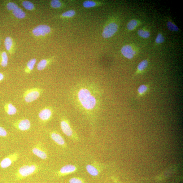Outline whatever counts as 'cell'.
<instances>
[{
  "label": "cell",
  "mask_w": 183,
  "mask_h": 183,
  "mask_svg": "<svg viewBox=\"0 0 183 183\" xmlns=\"http://www.w3.org/2000/svg\"><path fill=\"white\" fill-rule=\"evenodd\" d=\"M167 26L168 29L170 31L177 32L179 31V28L177 26L171 21L168 22Z\"/></svg>",
  "instance_id": "cell-28"
},
{
  "label": "cell",
  "mask_w": 183,
  "mask_h": 183,
  "mask_svg": "<svg viewBox=\"0 0 183 183\" xmlns=\"http://www.w3.org/2000/svg\"><path fill=\"white\" fill-rule=\"evenodd\" d=\"M50 136L53 140L58 145L63 146L65 144V142L62 136L57 132H51L50 133Z\"/></svg>",
  "instance_id": "cell-13"
},
{
  "label": "cell",
  "mask_w": 183,
  "mask_h": 183,
  "mask_svg": "<svg viewBox=\"0 0 183 183\" xmlns=\"http://www.w3.org/2000/svg\"><path fill=\"white\" fill-rule=\"evenodd\" d=\"M149 89L150 85H141L138 89L137 94L136 98H139L145 95L149 91Z\"/></svg>",
  "instance_id": "cell-15"
},
{
  "label": "cell",
  "mask_w": 183,
  "mask_h": 183,
  "mask_svg": "<svg viewBox=\"0 0 183 183\" xmlns=\"http://www.w3.org/2000/svg\"><path fill=\"white\" fill-rule=\"evenodd\" d=\"M43 92V89L39 88L28 89L24 93L23 98L27 103L33 102L39 98Z\"/></svg>",
  "instance_id": "cell-3"
},
{
  "label": "cell",
  "mask_w": 183,
  "mask_h": 183,
  "mask_svg": "<svg viewBox=\"0 0 183 183\" xmlns=\"http://www.w3.org/2000/svg\"><path fill=\"white\" fill-rule=\"evenodd\" d=\"M32 152L35 155L42 159H46L47 158V154L40 145H36L32 149Z\"/></svg>",
  "instance_id": "cell-11"
},
{
  "label": "cell",
  "mask_w": 183,
  "mask_h": 183,
  "mask_svg": "<svg viewBox=\"0 0 183 183\" xmlns=\"http://www.w3.org/2000/svg\"><path fill=\"white\" fill-rule=\"evenodd\" d=\"M148 64L149 62L148 60H144L142 61L138 64L137 70L134 74V76H135L136 75L144 72L147 67H148Z\"/></svg>",
  "instance_id": "cell-14"
},
{
  "label": "cell",
  "mask_w": 183,
  "mask_h": 183,
  "mask_svg": "<svg viewBox=\"0 0 183 183\" xmlns=\"http://www.w3.org/2000/svg\"><path fill=\"white\" fill-rule=\"evenodd\" d=\"M8 57L5 51H2L0 53V64L3 67H6L8 66Z\"/></svg>",
  "instance_id": "cell-20"
},
{
  "label": "cell",
  "mask_w": 183,
  "mask_h": 183,
  "mask_svg": "<svg viewBox=\"0 0 183 183\" xmlns=\"http://www.w3.org/2000/svg\"><path fill=\"white\" fill-rule=\"evenodd\" d=\"M4 44L6 50L11 54H12L15 51V45L13 39L8 37L5 39Z\"/></svg>",
  "instance_id": "cell-12"
},
{
  "label": "cell",
  "mask_w": 183,
  "mask_h": 183,
  "mask_svg": "<svg viewBox=\"0 0 183 183\" xmlns=\"http://www.w3.org/2000/svg\"><path fill=\"white\" fill-rule=\"evenodd\" d=\"M0 44H1V41H0Z\"/></svg>",
  "instance_id": "cell-35"
},
{
  "label": "cell",
  "mask_w": 183,
  "mask_h": 183,
  "mask_svg": "<svg viewBox=\"0 0 183 183\" xmlns=\"http://www.w3.org/2000/svg\"><path fill=\"white\" fill-rule=\"evenodd\" d=\"M138 34L139 37L144 38H149L150 35V33L149 31L143 29L138 30Z\"/></svg>",
  "instance_id": "cell-25"
},
{
  "label": "cell",
  "mask_w": 183,
  "mask_h": 183,
  "mask_svg": "<svg viewBox=\"0 0 183 183\" xmlns=\"http://www.w3.org/2000/svg\"><path fill=\"white\" fill-rule=\"evenodd\" d=\"M20 156V154L17 152L10 154L2 160L0 163V166L3 168L9 167L19 159Z\"/></svg>",
  "instance_id": "cell-5"
},
{
  "label": "cell",
  "mask_w": 183,
  "mask_h": 183,
  "mask_svg": "<svg viewBox=\"0 0 183 183\" xmlns=\"http://www.w3.org/2000/svg\"><path fill=\"white\" fill-rule=\"evenodd\" d=\"M4 78V75L2 73H0V82L2 81Z\"/></svg>",
  "instance_id": "cell-34"
},
{
  "label": "cell",
  "mask_w": 183,
  "mask_h": 183,
  "mask_svg": "<svg viewBox=\"0 0 183 183\" xmlns=\"http://www.w3.org/2000/svg\"><path fill=\"white\" fill-rule=\"evenodd\" d=\"M22 5L24 8L28 11H33L35 8L33 3L28 1H24L22 2Z\"/></svg>",
  "instance_id": "cell-22"
},
{
  "label": "cell",
  "mask_w": 183,
  "mask_h": 183,
  "mask_svg": "<svg viewBox=\"0 0 183 183\" xmlns=\"http://www.w3.org/2000/svg\"><path fill=\"white\" fill-rule=\"evenodd\" d=\"M6 7L7 10L12 11L19 8V6L16 3L12 2H9L7 3Z\"/></svg>",
  "instance_id": "cell-27"
},
{
  "label": "cell",
  "mask_w": 183,
  "mask_h": 183,
  "mask_svg": "<svg viewBox=\"0 0 183 183\" xmlns=\"http://www.w3.org/2000/svg\"><path fill=\"white\" fill-rule=\"evenodd\" d=\"M14 126L17 130L21 131H27L29 130L31 126L30 121L28 119L18 120L14 123Z\"/></svg>",
  "instance_id": "cell-8"
},
{
  "label": "cell",
  "mask_w": 183,
  "mask_h": 183,
  "mask_svg": "<svg viewBox=\"0 0 183 183\" xmlns=\"http://www.w3.org/2000/svg\"><path fill=\"white\" fill-rule=\"evenodd\" d=\"M52 61V59L51 58L42 59L37 64V70L39 71L44 70L49 65Z\"/></svg>",
  "instance_id": "cell-16"
},
{
  "label": "cell",
  "mask_w": 183,
  "mask_h": 183,
  "mask_svg": "<svg viewBox=\"0 0 183 183\" xmlns=\"http://www.w3.org/2000/svg\"><path fill=\"white\" fill-rule=\"evenodd\" d=\"M60 127L63 133L68 136H71L73 134V131L69 121L66 118H62L60 123Z\"/></svg>",
  "instance_id": "cell-10"
},
{
  "label": "cell",
  "mask_w": 183,
  "mask_h": 183,
  "mask_svg": "<svg viewBox=\"0 0 183 183\" xmlns=\"http://www.w3.org/2000/svg\"><path fill=\"white\" fill-rule=\"evenodd\" d=\"M39 166L35 164H27L20 167L17 171L16 177L18 180H21L37 173Z\"/></svg>",
  "instance_id": "cell-2"
},
{
  "label": "cell",
  "mask_w": 183,
  "mask_h": 183,
  "mask_svg": "<svg viewBox=\"0 0 183 183\" xmlns=\"http://www.w3.org/2000/svg\"><path fill=\"white\" fill-rule=\"evenodd\" d=\"M37 62V59L35 58L32 59L28 61L24 68V72L27 74H30L33 70Z\"/></svg>",
  "instance_id": "cell-18"
},
{
  "label": "cell",
  "mask_w": 183,
  "mask_h": 183,
  "mask_svg": "<svg viewBox=\"0 0 183 183\" xmlns=\"http://www.w3.org/2000/svg\"><path fill=\"white\" fill-rule=\"evenodd\" d=\"M4 109L6 113L10 115H14L17 112L16 107L11 103H6L4 106Z\"/></svg>",
  "instance_id": "cell-17"
},
{
  "label": "cell",
  "mask_w": 183,
  "mask_h": 183,
  "mask_svg": "<svg viewBox=\"0 0 183 183\" xmlns=\"http://www.w3.org/2000/svg\"><path fill=\"white\" fill-rule=\"evenodd\" d=\"M121 52L125 58L128 59H132L134 58L136 53L135 49L130 45L124 46L121 49Z\"/></svg>",
  "instance_id": "cell-9"
},
{
  "label": "cell",
  "mask_w": 183,
  "mask_h": 183,
  "mask_svg": "<svg viewBox=\"0 0 183 183\" xmlns=\"http://www.w3.org/2000/svg\"><path fill=\"white\" fill-rule=\"evenodd\" d=\"M139 24V21L136 20H132L128 23L127 28L129 31L133 30L137 27Z\"/></svg>",
  "instance_id": "cell-23"
},
{
  "label": "cell",
  "mask_w": 183,
  "mask_h": 183,
  "mask_svg": "<svg viewBox=\"0 0 183 183\" xmlns=\"http://www.w3.org/2000/svg\"><path fill=\"white\" fill-rule=\"evenodd\" d=\"M165 40V39L162 34L159 33L157 35L156 39L155 42L157 44H161L163 43Z\"/></svg>",
  "instance_id": "cell-31"
},
{
  "label": "cell",
  "mask_w": 183,
  "mask_h": 183,
  "mask_svg": "<svg viewBox=\"0 0 183 183\" xmlns=\"http://www.w3.org/2000/svg\"><path fill=\"white\" fill-rule=\"evenodd\" d=\"M118 24L115 23H111L107 24L104 28L102 33V37L105 38L112 37L118 30Z\"/></svg>",
  "instance_id": "cell-6"
},
{
  "label": "cell",
  "mask_w": 183,
  "mask_h": 183,
  "mask_svg": "<svg viewBox=\"0 0 183 183\" xmlns=\"http://www.w3.org/2000/svg\"><path fill=\"white\" fill-rule=\"evenodd\" d=\"M12 14L16 18L19 19H23L26 16V13L21 9L19 8L14 10L12 11Z\"/></svg>",
  "instance_id": "cell-21"
},
{
  "label": "cell",
  "mask_w": 183,
  "mask_h": 183,
  "mask_svg": "<svg viewBox=\"0 0 183 183\" xmlns=\"http://www.w3.org/2000/svg\"><path fill=\"white\" fill-rule=\"evenodd\" d=\"M53 110L51 107H48L41 110L38 114V117L42 123H46L51 119Z\"/></svg>",
  "instance_id": "cell-7"
},
{
  "label": "cell",
  "mask_w": 183,
  "mask_h": 183,
  "mask_svg": "<svg viewBox=\"0 0 183 183\" xmlns=\"http://www.w3.org/2000/svg\"><path fill=\"white\" fill-rule=\"evenodd\" d=\"M97 5L96 3L92 1H86L83 3V6L85 8H90L94 7Z\"/></svg>",
  "instance_id": "cell-29"
},
{
  "label": "cell",
  "mask_w": 183,
  "mask_h": 183,
  "mask_svg": "<svg viewBox=\"0 0 183 183\" xmlns=\"http://www.w3.org/2000/svg\"><path fill=\"white\" fill-rule=\"evenodd\" d=\"M103 91L95 82L83 81L74 86L70 98L76 108L88 117L97 114L100 110Z\"/></svg>",
  "instance_id": "cell-1"
},
{
  "label": "cell",
  "mask_w": 183,
  "mask_h": 183,
  "mask_svg": "<svg viewBox=\"0 0 183 183\" xmlns=\"http://www.w3.org/2000/svg\"><path fill=\"white\" fill-rule=\"evenodd\" d=\"M8 135V133L5 129L2 127H0V137H6Z\"/></svg>",
  "instance_id": "cell-32"
},
{
  "label": "cell",
  "mask_w": 183,
  "mask_h": 183,
  "mask_svg": "<svg viewBox=\"0 0 183 183\" xmlns=\"http://www.w3.org/2000/svg\"><path fill=\"white\" fill-rule=\"evenodd\" d=\"M70 183H82V181L79 179L76 178H73L70 179Z\"/></svg>",
  "instance_id": "cell-33"
},
{
  "label": "cell",
  "mask_w": 183,
  "mask_h": 183,
  "mask_svg": "<svg viewBox=\"0 0 183 183\" xmlns=\"http://www.w3.org/2000/svg\"><path fill=\"white\" fill-rule=\"evenodd\" d=\"M50 6L52 8L58 9L62 6V3L59 0H52L50 3Z\"/></svg>",
  "instance_id": "cell-26"
},
{
  "label": "cell",
  "mask_w": 183,
  "mask_h": 183,
  "mask_svg": "<svg viewBox=\"0 0 183 183\" xmlns=\"http://www.w3.org/2000/svg\"><path fill=\"white\" fill-rule=\"evenodd\" d=\"M76 169V167L72 165H67L61 168L59 172L61 174L64 175L72 173Z\"/></svg>",
  "instance_id": "cell-19"
},
{
  "label": "cell",
  "mask_w": 183,
  "mask_h": 183,
  "mask_svg": "<svg viewBox=\"0 0 183 183\" xmlns=\"http://www.w3.org/2000/svg\"><path fill=\"white\" fill-rule=\"evenodd\" d=\"M76 12L74 10H71L62 13L61 16L63 17H72L74 16Z\"/></svg>",
  "instance_id": "cell-30"
},
{
  "label": "cell",
  "mask_w": 183,
  "mask_h": 183,
  "mask_svg": "<svg viewBox=\"0 0 183 183\" xmlns=\"http://www.w3.org/2000/svg\"><path fill=\"white\" fill-rule=\"evenodd\" d=\"M86 169L88 173L93 176H96L98 174V171L96 168L91 165H88L86 166Z\"/></svg>",
  "instance_id": "cell-24"
},
{
  "label": "cell",
  "mask_w": 183,
  "mask_h": 183,
  "mask_svg": "<svg viewBox=\"0 0 183 183\" xmlns=\"http://www.w3.org/2000/svg\"><path fill=\"white\" fill-rule=\"evenodd\" d=\"M51 31V27L46 24H40L33 28L32 31V34L37 37L47 36Z\"/></svg>",
  "instance_id": "cell-4"
}]
</instances>
